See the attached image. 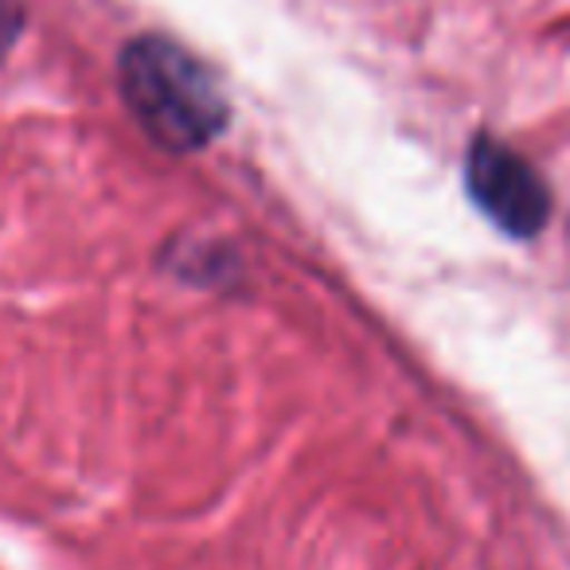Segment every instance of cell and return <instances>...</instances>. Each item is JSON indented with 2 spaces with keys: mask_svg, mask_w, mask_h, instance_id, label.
I'll use <instances>...</instances> for the list:
<instances>
[{
  "mask_svg": "<svg viewBox=\"0 0 570 570\" xmlns=\"http://www.w3.org/2000/svg\"><path fill=\"white\" fill-rule=\"evenodd\" d=\"M121 98L141 129L168 153H196L223 134L227 102L212 71L165 36H141L121 51Z\"/></svg>",
  "mask_w": 570,
  "mask_h": 570,
  "instance_id": "cell-1",
  "label": "cell"
},
{
  "mask_svg": "<svg viewBox=\"0 0 570 570\" xmlns=\"http://www.w3.org/2000/svg\"><path fill=\"white\" fill-rule=\"evenodd\" d=\"M465 184L473 191L476 207L489 215L497 227H504L508 235L531 238L547 223L551 212V196H547L539 173L508 145L481 137L469 149L465 165Z\"/></svg>",
  "mask_w": 570,
  "mask_h": 570,
  "instance_id": "cell-2",
  "label": "cell"
},
{
  "mask_svg": "<svg viewBox=\"0 0 570 570\" xmlns=\"http://www.w3.org/2000/svg\"><path fill=\"white\" fill-rule=\"evenodd\" d=\"M17 24H20V17H17V9H12V0H0V48L17 36Z\"/></svg>",
  "mask_w": 570,
  "mask_h": 570,
  "instance_id": "cell-3",
  "label": "cell"
}]
</instances>
